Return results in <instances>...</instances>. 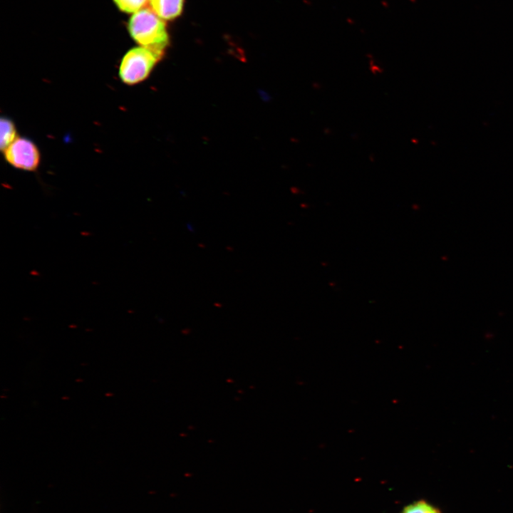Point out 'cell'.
Segmentation results:
<instances>
[{"label":"cell","instance_id":"1","mask_svg":"<svg viewBox=\"0 0 513 513\" xmlns=\"http://www.w3.org/2000/svg\"><path fill=\"white\" fill-rule=\"evenodd\" d=\"M128 28L132 38L140 46L162 56L169 43L165 24L152 10L142 9L133 14Z\"/></svg>","mask_w":513,"mask_h":513},{"label":"cell","instance_id":"2","mask_svg":"<svg viewBox=\"0 0 513 513\" xmlns=\"http://www.w3.org/2000/svg\"><path fill=\"white\" fill-rule=\"evenodd\" d=\"M161 56L142 47L130 49L123 57L119 67V76L125 84L133 86L145 80Z\"/></svg>","mask_w":513,"mask_h":513},{"label":"cell","instance_id":"3","mask_svg":"<svg viewBox=\"0 0 513 513\" xmlns=\"http://www.w3.org/2000/svg\"><path fill=\"white\" fill-rule=\"evenodd\" d=\"M3 152L6 162L17 169L35 171L39 166L40 151L27 138L18 137Z\"/></svg>","mask_w":513,"mask_h":513},{"label":"cell","instance_id":"4","mask_svg":"<svg viewBox=\"0 0 513 513\" xmlns=\"http://www.w3.org/2000/svg\"><path fill=\"white\" fill-rule=\"evenodd\" d=\"M152 10L162 19L172 20L179 16L184 0H149Z\"/></svg>","mask_w":513,"mask_h":513},{"label":"cell","instance_id":"5","mask_svg":"<svg viewBox=\"0 0 513 513\" xmlns=\"http://www.w3.org/2000/svg\"><path fill=\"white\" fill-rule=\"evenodd\" d=\"M16 128L13 120L7 117L0 119V148L4 152L16 138Z\"/></svg>","mask_w":513,"mask_h":513},{"label":"cell","instance_id":"6","mask_svg":"<svg viewBox=\"0 0 513 513\" xmlns=\"http://www.w3.org/2000/svg\"><path fill=\"white\" fill-rule=\"evenodd\" d=\"M400 513H440V511L430 503L419 500L410 503L403 508Z\"/></svg>","mask_w":513,"mask_h":513},{"label":"cell","instance_id":"7","mask_svg":"<svg viewBox=\"0 0 513 513\" xmlns=\"http://www.w3.org/2000/svg\"><path fill=\"white\" fill-rule=\"evenodd\" d=\"M117 7L127 14H135L143 9L149 0H113Z\"/></svg>","mask_w":513,"mask_h":513}]
</instances>
